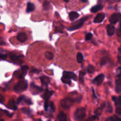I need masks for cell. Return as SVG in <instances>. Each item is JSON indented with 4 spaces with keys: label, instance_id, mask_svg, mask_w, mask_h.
I'll list each match as a JSON object with an SVG mask.
<instances>
[{
    "label": "cell",
    "instance_id": "b9f144b4",
    "mask_svg": "<svg viewBox=\"0 0 121 121\" xmlns=\"http://www.w3.org/2000/svg\"><path fill=\"white\" fill-rule=\"evenodd\" d=\"M117 35H119V36L121 37V23H120L119 28V30H117Z\"/></svg>",
    "mask_w": 121,
    "mask_h": 121
},
{
    "label": "cell",
    "instance_id": "484cf974",
    "mask_svg": "<svg viewBox=\"0 0 121 121\" xmlns=\"http://www.w3.org/2000/svg\"><path fill=\"white\" fill-rule=\"evenodd\" d=\"M104 105H104V104H103V105H102V106H100L99 108H97V109L95 111V113H96V115H100L101 113H102V111H103V108H104Z\"/></svg>",
    "mask_w": 121,
    "mask_h": 121
},
{
    "label": "cell",
    "instance_id": "f907efd6",
    "mask_svg": "<svg viewBox=\"0 0 121 121\" xmlns=\"http://www.w3.org/2000/svg\"></svg>",
    "mask_w": 121,
    "mask_h": 121
},
{
    "label": "cell",
    "instance_id": "9c48e42d",
    "mask_svg": "<svg viewBox=\"0 0 121 121\" xmlns=\"http://www.w3.org/2000/svg\"><path fill=\"white\" fill-rule=\"evenodd\" d=\"M104 79V75L103 74H100L97 76L96 78L93 80V83L96 85H100L103 82Z\"/></svg>",
    "mask_w": 121,
    "mask_h": 121
},
{
    "label": "cell",
    "instance_id": "ab89813d",
    "mask_svg": "<svg viewBox=\"0 0 121 121\" xmlns=\"http://www.w3.org/2000/svg\"><path fill=\"white\" fill-rule=\"evenodd\" d=\"M115 121H121V115H119V116L115 115Z\"/></svg>",
    "mask_w": 121,
    "mask_h": 121
},
{
    "label": "cell",
    "instance_id": "681fc988",
    "mask_svg": "<svg viewBox=\"0 0 121 121\" xmlns=\"http://www.w3.org/2000/svg\"><path fill=\"white\" fill-rule=\"evenodd\" d=\"M114 1H116V2H119V1H121V0H114Z\"/></svg>",
    "mask_w": 121,
    "mask_h": 121
},
{
    "label": "cell",
    "instance_id": "74e56055",
    "mask_svg": "<svg viewBox=\"0 0 121 121\" xmlns=\"http://www.w3.org/2000/svg\"><path fill=\"white\" fill-rule=\"evenodd\" d=\"M118 60L120 63H121V48H119L118 54Z\"/></svg>",
    "mask_w": 121,
    "mask_h": 121
},
{
    "label": "cell",
    "instance_id": "60d3db41",
    "mask_svg": "<svg viewBox=\"0 0 121 121\" xmlns=\"http://www.w3.org/2000/svg\"><path fill=\"white\" fill-rule=\"evenodd\" d=\"M22 111L24 113H27V114H29V113H30V110H28V109L23 108L22 109Z\"/></svg>",
    "mask_w": 121,
    "mask_h": 121
},
{
    "label": "cell",
    "instance_id": "f35d334b",
    "mask_svg": "<svg viewBox=\"0 0 121 121\" xmlns=\"http://www.w3.org/2000/svg\"><path fill=\"white\" fill-rule=\"evenodd\" d=\"M49 106V104L48 103V100L47 101H45V111H47V109H48Z\"/></svg>",
    "mask_w": 121,
    "mask_h": 121
},
{
    "label": "cell",
    "instance_id": "d590c367",
    "mask_svg": "<svg viewBox=\"0 0 121 121\" xmlns=\"http://www.w3.org/2000/svg\"><path fill=\"white\" fill-rule=\"evenodd\" d=\"M93 34L91 33H88L85 35V40H89L92 38Z\"/></svg>",
    "mask_w": 121,
    "mask_h": 121
},
{
    "label": "cell",
    "instance_id": "30bf717a",
    "mask_svg": "<svg viewBox=\"0 0 121 121\" xmlns=\"http://www.w3.org/2000/svg\"><path fill=\"white\" fill-rule=\"evenodd\" d=\"M104 17H105V15H104V13H100V14H97V16L95 17L94 20V22L95 23H100V22H102L103 21V20H104Z\"/></svg>",
    "mask_w": 121,
    "mask_h": 121
},
{
    "label": "cell",
    "instance_id": "d4e9b609",
    "mask_svg": "<svg viewBox=\"0 0 121 121\" xmlns=\"http://www.w3.org/2000/svg\"><path fill=\"white\" fill-rule=\"evenodd\" d=\"M43 9L45 10H49L51 8V5L50 3L47 1H45L43 4Z\"/></svg>",
    "mask_w": 121,
    "mask_h": 121
},
{
    "label": "cell",
    "instance_id": "bcb514c9",
    "mask_svg": "<svg viewBox=\"0 0 121 121\" xmlns=\"http://www.w3.org/2000/svg\"><path fill=\"white\" fill-rule=\"evenodd\" d=\"M32 72H33V73H34V72H35V73H38L39 71H38V70H37V69H33L32 70Z\"/></svg>",
    "mask_w": 121,
    "mask_h": 121
},
{
    "label": "cell",
    "instance_id": "c3c4849f",
    "mask_svg": "<svg viewBox=\"0 0 121 121\" xmlns=\"http://www.w3.org/2000/svg\"><path fill=\"white\" fill-rule=\"evenodd\" d=\"M64 1H65V2H68L70 0H64Z\"/></svg>",
    "mask_w": 121,
    "mask_h": 121
},
{
    "label": "cell",
    "instance_id": "277c9868",
    "mask_svg": "<svg viewBox=\"0 0 121 121\" xmlns=\"http://www.w3.org/2000/svg\"><path fill=\"white\" fill-rule=\"evenodd\" d=\"M73 104L74 100L71 98H66L65 99H62L60 102L61 106L64 109H69L72 106Z\"/></svg>",
    "mask_w": 121,
    "mask_h": 121
},
{
    "label": "cell",
    "instance_id": "8d00e7d4",
    "mask_svg": "<svg viewBox=\"0 0 121 121\" xmlns=\"http://www.w3.org/2000/svg\"><path fill=\"white\" fill-rule=\"evenodd\" d=\"M24 99H25L24 96H21V97H20V98H19L17 99V104H20V103H21L23 100H24Z\"/></svg>",
    "mask_w": 121,
    "mask_h": 121
},
{
    "label": "cell",
    "instance_id": "836d02e7",
    "mask_svg": "<svg viewBox=\"0 0 121 121\" xmlns=\"http://www.w3.org/2000/svg\"><path fill=\"white\" fill-rule=\"evenodd\" d=\"M64 28V27L62 26H59V27H56V32H59V33H62V30Z\"/></svg>",
    "mask_w": 121,
    "mask_h": 121
},
{
    "label": "cell",
    "instance_id": "8fae6325",
    "mask_svg": "<svg viewBox=\"0 0 121 121\" xmlns=\"http://www.w3.org/2000/svg\"><path fill=\"white\" fill-rule=\"evenodd\" d=\"M17 39L20 42H24L27 39V35L24 33H20L17 36Z\"/></svg>",
    "mask_w": 121,
    "mask_h": 121
},
{
    "label": "cell",
    "instance_id": "3957f363",
    "mask_svg": "<svg viewBox=\"0 0 121 121\" xmlns=\"http://www.w3.org/2000/svg\"><path fill=\"white\" fill-rule=\"evenodd\" d=\"M75 119L78 121L83 120L85 117V109L84 108H79L75 112Z\"/></svg>",
    "mask_w": 121,
    "mask_h": 121
},
{
    "label": "cell",
    "instance_id": "ac0fdd59",
    "mask_svg": "<svg viewBox=\"0 0 121 121\" xmlns=\"http://www.w3.org/2000/svg\"><path fill=\"white\" fill-rule=\"evenodd\" d=\"M34 9H35V7H34V5L33 4L31 3V2H28L27 4V9H26L27 13H30V12L33 11Z\"/></svg>",
    "mask_w": 121,
    "mask_h": 121
},
{
    "label": "cell",
    "instance_id": "4316f807",
    "mask_svg": "<svg viewBox=\"0 0 121 121\" xmlns=\"http://www.w3.org/2000/svg\"><path fill=\"white\" fill-rule=\"evenodd\" d=\"M83 60V54L81 53H78L77 55V62L79 63H82Z\"/></svg>",
    "mask_w": 121,
    "mask_h": 121
},
{
    "label": "cell",
    "instance_id": "7c38bea8",
    "mask_svg": "<svg viewBox=\"0 0 121 121\" xmlns=\"http://www.w3.org/2000/svg\"><path fill=\"white\" fill-rule=\"evenodd\" d=\"M115 28L113 24H109L107 26V33L109 35H113L115 33Z\"/></svg>",
    "mask_w": 121,
    "mask_h": 121
},
{
    "label": "cell",
    "instance_id": "5bb4252c",
    "mask_svg": "<svg viewBox=\"0 0 121 121\" xmlns=\"http://www.w3.org/2000/svg\"><path fill=\"white\" fill-rule=\"evenodd\" d=\"M8 106L9 109H13V110H16L17 109V106L16 104H15V101H14L13 99H10L8 102Z\"/></svg>",
    "mask_w": 121,
    "mask_h": 121
},
{
    "label": "cell",
    "instance_id": "d6986e66",
    "mask_svg": "<svg viewBox=\"0 0 121 121\" xmlns=\"http://www.w3.org/2000/svg\"><path fill=\"white\" fill-rule=\"evenodd\" d=\"M103 8V6L102 5H96L91 8V11L92 13H96L98 11L101 10Z\"/></svg>",
    "mask_w": 121,
    "mask_h": 121
},
{
    "label": "cell",
    "instance_id": "1f68e13d",
    "mask_svg": "<svg viewBox=\"0 0 121 121\" xmlns=\"http://www.w3.org/2000/svg\"><path fill=\"white\" fill-rule=\"evenodd\" d=\"M116 75H117V78L121 80V67L117 68V70H116Z\"/></svg>",
    "mask_w": 121,
    "mask_h": 121
},
{
    "label": "cell",
    "instance_id": "8992f818",
    "mask_svg": "<svg viewBox=\"0 0 121 121\" xmlns=\"http://www.w3.org/2000/svg\"><path fill=\"white\" fill-rule=\"evenodd\" d=\"M23 56L20 55V54H14V53H10L9 54V57H10V59L14 62H17L18 63L20 61V63H21V58Z\"/></svg>",
    "mask_w": 121,
    "mask_h": 121
},
{
    "label": "cell",
    "instance_id": "83f0119b",
    "mask_svg": "<svg viewBox=\"0 0 121 121\" xmlns=\"http://www.w3.org/2000/svg\"><path fill=\"white\" fill-rule=\"evenodd\" d=\"M62 82H64V83H66V84H68V85H70L71 83V79H68V78H66L65 77L62 76Z\"/></svg>",
    "mask_w": 121,
    "mask_h": 121
},
{
    "label": "cell",
    "instance_id": "9a60e30c",
    "mask_svg": "<svg viewBox=\"0 0 121 121\" xmlns=\"http://www.w3.org/2000/svg\"><path fill=\"white\" fill-rule=\"evenodd\" d=\"M42 85H47L50 83V78L47 76H42L40 78Z\"/></svg>",
    "mask_w": 121,
    "mask_h": 121
},
{
    "label": "cell",
    "instance_id": "e575fe53",
    "mask_svg": "<svg viewBox=\"0 0 121 121\" xmlns=\"http://www.w3.org/2000/svg\"><path fill=\"white\" fill-rule=\"evenodd\" d=\"M97 119V116H93V117H91L90 118H88V119H87V120H85V121H94Z\"/></svg>",
    "mask_w": 121,
    "mask_h": 121
},
{
    "label": "cell",
    "instance_id": "52a82bcc",
    "mask_svg": "<svg viewBox=\"0 0 121 121\" xmlns=\"http://www.w3.org/2000/svg\"><path fill=\"white\" fill-rule=\"evenodd\" d=\"M121 18V14H119V13H115V14H112L111 17L109 19V21L110 23L112 24H115L120 20Z\"/></svg>",
    "mask_w": 121,
    "mask_h": 121
},
{
    "label": "cell",
    "instance_id": "603a6c76",
    "mask_svg": "<svg viewBox=\"0 0 121 121\" xmlns=\"http://www.w3.org/2000/svg\"><path fill=\"white\" fill-rule=\"evenodd\" d=\"M59 121H66V120H67L66 115L64 112H60L59 115Z\"/></svg>",
    "mask_w": 121,
    "mask_h": 121
},
{
    "label": "cell",
    "instance_id": "ba28073f",
    "mask_svg": "<svg viewBox=\"0 0 121 121\" xmlns=\"http://www.w3.org/2000/svg\"><path fill=\"white\" fill-rule=\"evenodd\" d=\"M28 69V66H24L23 67H21V70H20V74H19V75L18 76V78H19V79H23V78L25 76L26 73H27Z\"/></svg>",
    "mask_w": 121,
    "mask_h": 121
},
{
    "label": "cell",
    "instance_id": "2e32d148",
    "mask_svg": "<svg viewBox=\"0 0 121 121\" xmlns=\"http://www.w3.org/2000/svg\"><path fill=\"white\" fill-rule=\"evenodd\" d=\"M69 17H70V19L71 21H74V20H75L79 17V14L77 12L72 11L69 14Z\"/></svg>",
    "mask_w": 121,
    "mask_h": 121
},
{
    "label": "cell",
    "instance_id": "f6af8a7d",
    "mask_svg": "<svg viewBox=\"0 0 121 121\" xmlns=\"http://www.w3.org/2000/svg\"><path fill=\"white\" fill-rule=\"evenodd\" d=\"M5 44V43L2 37H0V45H4Z\"/></svg>",
    "mask_w": 121,
    "mask_h": 121
},
{
    "label": "cell",
    "instance_id": "4fadbf2b",
    "mask_svg": "<svg viewBox=\"0 0 121 121\" xmlns=\"http://www.w3.org/2000/svg\"><path fill=\"white\" fill-rule=\"evenodd\" d=\"M63 76L65 77L66 78H68L70 79H75V74L72 72H64L63 73Z\"/></svg>",
    "mask_w": 121,
    "mask_h": 121
},
{
    "label": "cell",
    "instance_id": "7dc6e473",
    "mask_svg": "<svg viewBox=\"0 0 121 121\" xmlns=\"http://www.w3.org/2000/svg\"><path fill=\"white\" fill-rule=\"evenodd\" d=\"M81 1H82V2H87L88 0H81Z\"/></svg>",
    "mask_w": 121,
    "mask_h": 121
},
{
    "label": "cell",
    "instance_id": "e0dca14e",
    "mask_svg": "<svg viewBox=\"0 0 121 121\" xmlns=\"http://www.w3.org/2000/svg\"><path fill=\"white\" fill-rule=\"evenodd\" d=\"M116 91L117 93H121V80L118 79L116 81Z\"/></svg>",
    "mask_w": 121,
    "mask_h": 121
},
{
    "label": "cell",
    "instance_id": "4dcf8cb0",
    "mask_svg": "<svg viewBox=\"0 0 121 121\" xmlns=\"http://www.w3.org/2000/svg\"><path fill=\"white\" fill-rule=\"evenodd\" d=\"M112 111H113L112 106V105H110V103H108L106 106V111L107 112H109V113H111V112H112Z\"/></svg>",
    "mask_w": 121,
    "mask_h": 121
},
{
    "label": "cell",
    "instance_id": "f1b7e54d",
    "mask_svg": "<svg viewBox=\"0 0 121 121\" xmlns=\"http://www.w3.org/2000/svg\"><path fill=\"white\" fill-rule=\"evenodd\" d=\"M87 72L88 73H90V74H92L93 73H94V67L92 65H89L87 67Z\"/></svg>",
    "mask_w": 121,
    "mask_h": 121
},
{
    "label": "cell",
    "instance_id": "ffe728a7",
    "mask_svg": "<svg viewBox=\"0 0 121 121\" xmlns=\"http://www.w3.org/2000/svg\"><path fill=\"white\" fill-rule=\"evenodd\" d=\"M112 100L115 103L116 105H121V96H119L118 98L116 96L112 97Z\"/></svg>",
    "mask_w": 121,
    "mask_h": 121
},
{
    "label": "cell",
    "instance_id": "44dd1931",
    "mask_svg": "<svg viewBox=\"0 0 121 121\" xmlns=\"http://www.w3.org/2000/svg\"><path fill=\"white\" fill-rule=\"evenodd\" d=\"M7 57V54L5 51L3 49H0V60H4Z\"/></svg>",
    "mask_w": 121,
    "mask_h": 121
},
{
    "label": "cell",
    "instance_id": "7bdbcfd3",
    "mask_svg": "<svg viewBox=\"0 0 121 121\" xmlns=\"http://www.w3.org/2000/svg\"><path fill=\"white\" fill-rule=\"evenodd\" d=\"M49 106L50 107H51V109L52 110V111L53 112H54L55 111V106H54V105H53V104L52 102H51L49 104Z\"/></svg>",
    "mask_w": 121,
    "mask_h": 121
},
{
    "label": "cell",
    "instance_id": "5b68a950",
    "mask_svg": "<svg viewBox=\"0 0 121 121\" xmlns=\"http://www.w3.org/2000/svg\"><path fill=\"white\" fill-rule=\"evenodd\" d=\"M30 91L33 94L36 95L40 93L41 92H42V88L36 86V85H34V83H33L31 84Z\"/></svg>",
    "mask_w": 121,
    "mask_h": 121
},
{
    "label": "cell",
    "instance_id": "cb8c5ba5",
    "mask_svg": "<svg viewBox=\"0 0 121 121\" xmlns=\"http://www.w3.org/2000/svg\"><path fill=\"white\" fill-rule=\"evenodd\" d=\"M45 56L46 59H48V60H52V59H53V53H51V52H46V53H45Z\"/></svg>",
    "mask_w": 121,
    "mask_h": 121
},
{
    "label": "cell",
    "instance_id": "f546056e",
    "mask_svg": "<svg viewBox=\"0 0 121 121\" xmlns=\"http://www.w3.org/2000/svg\"><path fill=\"white\" fill-rule=\"evenodd\" d=\"M84 75H85V72L84 71H81L79 72V81L81 83H83V81H84Z\"/></svg>",
    "mask_w": 121,
    "mask_h": 121
},
{
    "label": "cell",
    "instance_id": "d6a6232c",
    "mask_svg": "<svg viewBox=\"0 0 121 121\" xmlns=\"http://www.w3.org/2000/svg\"><path fill=\"white\" fill-rule=\"evenodd\" d=\"M107 62V59L106 57H104L103 59H101V61H100V65L102 66H103V65H105L106 63Z\"/></svg>",
    "mask_w": 121,
    "mask_h": 121
},
{
    "label": "cell",
    "instance_id": "7402d4cb",
    "mask_svg": "<svg viewBox=\"0 0 121 121\" xmlns=\"http://www.w3.org/2000/svg\"><path fill=\"white\" fill-rule=\"evenodd\" d=\"M52 93H53V92H51V91H48L47 89L46 90V93H45V94L44 95V96H43L44 99H45L46 101H47V100H49L50 97L52 95Z\"/></svg>",
    "mask_w": 121,
    "mask_h": 121
},
{
    "label": "cell",
    "instance_id": "ee69618b",
    "mask_svg": "<svg viewBox=\"0 0 121 121\" xmlns=\"http://www.w3.org/2000/svg\"><path fill=\"white\" fill-rule=\"evenodd\" d=\"M106 121H115V119H114L113 117H109V118H108L106 120Z\"/></svg>",
    "mask_w": 121,
    "mask_h": 121
},
{
    "label": "cell",
    "instance_id": "6da1fadb",
    "mask_svg": "<svg viewBox=\"0 0 121 121\" xmlns=\"http://www.w3.org/2000/svg\"><path fill=\"white\" fill-rule=\"evenodd\" d=\"M27 88V82L22 80L17 83L14 87V90L16 92H21L26 91Z\"/></svg>",
    "mask_w": 121,
    "mask_h": 121
},
{
    "label": "cell",
    "instance_id": "7a4b0ae2",
    "mask_svg": "<svg viewBox=\"0 0 121 121\" xmlns=\"http://www.w3.org/2000/svg\"><path fill=\"white\" fill-rule=\"evenodd\" d=\"M88 19V17H83L82 18H81L80 20L77 21V22H75L72 26L68 27V30L69 31H73L75 30L78 29L79 28H80L81 26H83V25L84 24V23L85 22V21H86Z\"/></svg>",
    "mask_w": 121,
    "mask_h": 121
}]
</instances>
